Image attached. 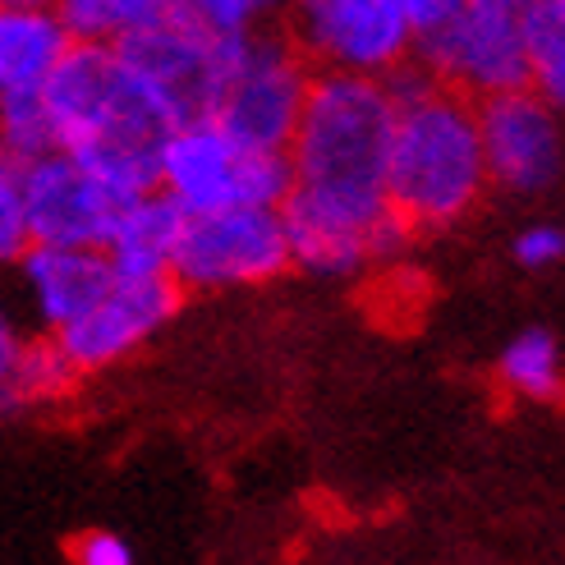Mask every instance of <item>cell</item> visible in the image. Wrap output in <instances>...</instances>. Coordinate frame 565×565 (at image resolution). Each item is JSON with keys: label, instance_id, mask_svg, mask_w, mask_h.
<instances>
[{"label": "cell", "instance_id": "24", "mask_svg": "<svg viewBox=\"0 0 565 565\" xmlns=\"http://www.w3.org/2000/svg\"><path fill=\"white\" fill-rule=\"evenodd\" d=\"M561 258H565V231L561 225H529V231L515 239V263L520 267L543 271V267H556Z\"/></svg>", "mask_w": 565, "mask_h": 565}, {"label": "cell", "instance_id": "15", "mask_svg": "<svg viewBox=\"0 0 565 565\" xmlns=\"http://www.w3.org/2000/svg\"><path fill=\"white\" fill-rule=\"evenodd\" d=\"M180 225L184 212L161 189H148L120 203L102 248L120 271H171Z\"/></svg>", "mask_w": 565, "mask_h": 565}, {"label": "cell", "instance_id": "7", "mask_svg": "<svg viewBox=\"0 0 565 565\" xmlns=\"http://www.w3.org/2000/svg\"><path fill=\"white\" fill-rule=\"evenodd\" d=\"M290 267V239L280 207L193 212L180 225L171 276L180 290H244Z\"/></svg>", "mask_w": 565, "mask_h": 565}, {"label": "cell", "instance_id": "11", "mask_svg": "<svg viewBox=\"0 0 565 565\" xmlns=\"http://www.w3.org/2000/svg\"><path fill=\"white\" fill-rule=\"evenodd\" d=\"M473 116L488 180L511 193H539L561 175V110L539 88L520 83V88L483 93L473 97Z\"/></svg>", "mask_w": 565, "mask_h": 565}, {"label": "cell", "instance_id": "12", "mask_svg": "<svg viewBox=\"0 0 565 565\" xmlns=\"http://www.w3.org/2000/svg\"><path fill=\"white\" fill-rule=\"evenodd\" d=\"M19 198H23V225L28 244H88L102 248L116 221L120 193H110L93 171L51 148L19 166Z\"/></svg>", "mask_w": 565, "mask_h": 565}, {"label": "cell", "instance_id": "6", "mask_svg": "<svg viewBox=\"0 0 565 565\" xmlns=\"http://www.w3.org/2000/svg\"><path fill=\"white\" fill-rule=\"evenodd\" d=\"M308 88H313V70H308V55L295 42L244 33L235 38L231 65L221 74L207 116L248 148L286 152Z\"/></svg>", "mask_w": 565, "mask_h": 565}, {"label": "cell", "instance_id": "22", "mask_svg": "<svg viewBox=\"0 0 565 565\" xmlns=\"http://www.w3.org/2000/svg\"><path fill=\"white\" fill-rule=\"evenodd\" d=\"M23 248H28V225L19 198V166L0 157V271L14 267Z\"/></svg>", "mask_w": 565, "mask_h": 565}, {"label": "cell", "instance_id": "27", "mask_svg": "<svg viewBox=\"0 0 565 565\" xmlns=\"http://www.w3.org/2000/svg\"><path fill=\"white\" fill-rule=\"evenodd\" d=\"M10 6H55V0H10Z\"/></svg>", "mask_w": 565, "mask_h": 565}, {"label": "cell", "instance_id": "9", "mask_svg": "<svg viewBox=\"0 0 565 565\" xmlns=\"http://www.w3.org/2000/svg\"><path fill=\"white\" fill-rule=\"evenodd\" d=\"M180 280L171 271H120L74 322L51 331V341L74 363L78 377L110 373L116 363L143 350L161 327L180 313Z\"/></svg>", "mask_w": 565, "mask_h": 565}, {"label": "cell", "instance_id": "16", "mask_svg": "<svg viewBox=\"0 0 565 565\" xmlns=\"http://www.w3.org/2000/svg\"><path fill=\"white\" fill-rule=\"evenodd\" d=\"M175 10L180 0H55V14L65 19L74 42H106V46L171 19Z\"/></svg>", "mask_w": 565, "mask_h": 565}, {"label": "cell", "instance_id": "13", "mask_svg": "<svg viewBox=\"0 0 565 565\" xmlns=\"http://www.w3.org/2000/svg\"><path fill=\"white\" fill-rule=\"evenodd\" d=\"M14 271L28 318L38 322V331L51 335L74 322L106 290V280L116 276V263L106 258V248L88 244H28Z\"/></svg>", "mask_w": 565, "mask_h": 565}, {"label": "cell", "instance_id": "17", "mask_svg": "<svg viewBox=\"0 0 565 565\" xmlns=\"http://www.w3.org/2000/svg\"><path fill=\"white\" fill-rule=\"evenodd\" d=\"M501 382L524 401H552L565 386V359L552 331H524L501 354Z\"/></svg>", "mask_w": 565, "mask_h": 565}, {"label": "cell", "instance_id": "25", "mask_svg": "<svg viewBox=\"0 0 565 565\" xmlns=\"http://www.w3.org/2000/svg\"><path fill=\"white\" fill-rule=\"evenodd\" d=\"M405 14H409V28H414V42L437 33V28L450 23V14L460 10V0H401Z\"/></svg>", "mask_w": 565, "mask_h": 565}, {"label": "cell", "instance_id": "4", "mask_svg": "<svg viewBox=\"0 0 565 565\" xmlns=\"http://www.w3.org/2000/svg\"><path fill=\"white\" fill-rule=\"evenodd\" d=\"M157 189L184 216L221 207H280L290 189V166L286 152L248 148L212 116H198L166 134Z\"/></svg>", "mask_w": 565, "mask_h": 565}, {"label": "cell", "instance_id": "18", "mask_svg": "<svg viewBox=\"0 0 565 565\" xmlns=\"http://www.w3.org/2000/svg\"><path fill=\"white\" fill-rule=\"evenodd\" d=\"M529 88H539L556 110H565V19L547 6L529 33Z\"/></svg>", "mask_w": 565, "mask_h": 565}, {"label": "cell", "instance_id": "3", "mask_svg": "<svg viewBox=\"0 0 565 565\" xmlns=\"http://www.w3.org/2000/svg\"><path fill=\"white\" fill-rule=\"evenodd\" d=\"M51 148L70 152L110 193L134 198L157 189L161 143L175 125L134 78L116 46L74 42L42 88Z\"/></svg>", "mask_w": 565, "mask_h": 565}, {"label": "cell", "instance_id": "21", "mask_svg": "<svg viewBox=\"0 0 565 565\" xmlns=\"http://www.w3.org/2000/svg\"><path fill=\"white\" fill-rule=\"evenodd\" d=\"M23 322L0 303V418L23 414V391H19V369H23V350H28Z\"/></svg>", "mask_w": 565, "mask_h": 565}, {"label": "cell", "instance_id": "5", "mask_svg": "<svg viewBox=\"0 0 565 565\" xmlns=\"http://www.w3.org/2000/svg\"><path fill=\"white\" fill-rule=\"evenodd\" d=\"M543 0H460L446 28L414 42V61L469 97L529 83V33Z\"/></svg>", "mask_w": 565, "mask_h": 565}, {"label": "cell", "instance_id": "8", "mask_svg": "<svg viewBox=\"0 0 565 565\" xmlns=\"http://www.w3.org/2000/svg\"><path fill=\"white\" fill-rule=\"evenodd\" d=\"M116 51L134 70V78L148 88V97L166 110V120L184 125V120H198L212 110L221 74L231 65L235 38L212 33V28L198 23L180 0V10L171 19L143 28V33L120 38Z\"/></svg>", "mask_w": 565, "mask_h": 565}, {"label": "cell", "instance_id": "1", "mask_svg": "<svg viewBox=\"0 0 565 565\" xmlns=\"http://www.w3.org/2000/svg\"><path fill=\"white\" fill-rule=\"evenodd\" d=\"M391 88L377 74L322 70L290 134V189L280 221L290 267L313 276H354L386 263L414 235L386 198Z\"/></svg>", "mask_w": 565, "mask_h": 565}, {"label": "cell", "instance_id": "20", "mask_svg": "<svg viewBox=\"0 0 565 565\" xmlns=\"http://www.w3.org/2000/svg\"><path fill=\"white\" fill-rule=\"evenodd\" d=\"M189 14L198 23H207L221 38H244V33H263L267 19L286 10V0H184Z\"/></svg>", "mask_w": 565, "mask_h": 565}, {"label": "cell", "instance_id": "26", "mask_svg": "<svg viewBox=\"0 0 565 565\" xmlns=\"http://www.w3.org/2000/svg\"><path fill=\"white\" fill-rule=\"evenodd\" d=\"M543 6H547V10H556V14L565 19V0H543Z\"/></svg>", "mask_w": 565, "mask_h": 565}, {"label": "cell", "instance_id": "19", "mask_svg": "<svg viewBox=\"0 0 565 565\" xmlns=\"http://www.w3.org/2000/svg\"><path fill=\"white\" fill-rule=\"evenodd\" d=\"M42 152H51V125H46L42 97L38 102H0V157L23 166Z\"/></svg>", "mask_w": 565, "mask_h": 565}, {"label": "cell", "instance_id": "14", "mask_svg": "<svg viewBox=\"0 0 565 565\" xmlns=\"http://www.w3.org/2000/svg\"><path fill=\"white\" fill-rule=\"evenodd\" d=\"M70 46L74 38L55 6L0 0V102H38Z\"/></svg>", "mask_w": 565, "mask_h": 565}, {"label": "cell", "instance_id": "2", "mask_svg": "<svg viewBox=\"0 0 565 565\" xmlns=\"http://www.w3.org/2000/svg\"><path fill=\"white\" fill-rule=\"evenodd\" d=\"M391 88V143H386V198L409 231L456 225L488 180L478 143L473 97L456 83H441L423 65H395Z\"/></svg>", "mask_w": 565, "mask_h": 565}, {"label": "cell", "instance_id": "10", "mask_svg": "<svg viewBox=\"0 0 565 565\" xmlns=\"http://www.w3.org/2000/svg\"><path fill=\"white\" fill-rule=\"evenodd\" d=\"M295 46L322 70L391 74L409 61L414 28L401 0H286Z\"/></svg>", "mask_w": 565, "mask_h": 565}, {"label": "cell", "instance_id": "23", "mask_svg": "<svg viewBox=\"0 0 565 565\" xmlns=\"http://www.w3.org/2000/svg\"><path fill=\"white\" fill-rule=\"evenodd\" d=\"M74 565H134V543L120 539L116 529H83L70 543Z\"/></svg>", "mask_w": 565, "mask_h": 565}]
</instances>
